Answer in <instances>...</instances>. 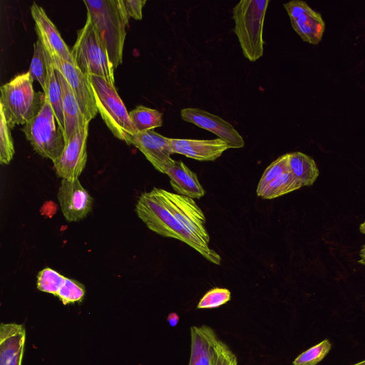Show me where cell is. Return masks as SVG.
Wrapping results in <instances>:
<instances>
[{
	"mask_svg": "<svg viewBox=\"0 0 365 365\" xmlns=\"http://www.w3.org/2000/svg\"><path fill=\"white\" fill-rule=\"evenodd\" d=\"M135 212L151 231L164 237L179 240L195 250L208 261L220 264V255L187 230L152 191L143 192L139 196Z\"/></svg>",
	"mask_w": 365,
	"mask_h": 365,
	"instance_id": "cell-1",
	"label": "cell"
},
{
	"mask_svg": "<svg viewBox=\"0 0 365 365\" xmlns=\"http://www.w3.org/2000/svg\"><path fill=\"white\" fill-rule=\"evenodd\" d=\"M88 15L115 69L123 61L128 17L123 0H84Z\"/></svg>",
	"mask_w": 365,
	"mask_h": 365,
	"instance_id": "cell-2",
	"label": "cell"
},
{
	"mask_svg": "<svg viewBox=\"0 0 365 365\" xmlns=\"http://www.w3.org/2000/svg\"><path fill=\"white\" fill-rule=\"evenodd\" d=\"M33 78L29 73L15 76L1 86L0 108L10 128L25 125L41 110L45 94L33 88Z\"/></svg>",
	"mask_w": 365,
	"mask_h": 365,
	"instance_id": "cell-3",
	"label": "cell"
},
{
	"mask_svg": "<svg viewBox=\"0 0 365 365\" xmlns=\"http://www.w3.org/2000/svg\"><path fill=\"white\" fill-rule=\"evenodd\" d=\"M269 0H241L232 9L236 34L244 56L255 62L263 56V27Z\"/></svg>",
	"mask_w": 365,
	"mask_h": 365,
	"instance_id": "cell-4",
	"label": "cell"
},
{
	"mask_svg": "<svg viewBox=\"0 0 365 365\" xmlns=\"http://www.w3.org/2000/svg\"><path fill=\"white\" fill-rule=\"evenodd\" d=\"M76 66L84 74L105 78L115 84L114 68L107 49L88 15L71 51Z\"/></svg>",
	"mask_w": 365,
	"mask_h": 365,
	"instance_id": "cell-5",
	"label": "cell"
},
{
	"mask_svg": "<svg viewBox=\"0 0 365 365\" xmlns=\"http://www.w3.org/2000/svg\"><path fill=\"white\" fill-rule=\"evenodd\" d=\"M98 111L108 129L117 138L130 145V137L138 133L129 113L115 86L103 77L89 75Z\"/></svg>",
	"mask_w": 365,
	"mask_h": 365,
	"instance_id": "cell-6",
	"label": "cell"
},
{
	"mask_svg": "<svg viewBox=\"0 0 365 365\" xmlns=\"http://www.w3.org/2000/svg\"><path fill=\"white\" fill-rule=\"evenodd\" d=\"M21 130L34 150L53 162L60 157L65 148L64 131L46 96L41 110Z\"/></svg>",
	"mask_w": 365,
	"mask_h": 365,
	"instance_id": "cell-7",
	"label": "cell"
},
{
	"mask_svg": "<svg viewBox=\"0 0 365 365\" xmlns=\"http://www.w3.org/2000/svg\"><path fill=\"white\" fill-rule=\"evenodd\" d=\"M167 210L191 233L208 245L206 218L192 198L154 187L151 190Z\"/></svg>",
	"mask_w": 365,
	"mask_h": 365,
	"instance_id": "cell-8",
	"label": "cell"
},
{
	"mask_svg": "<svg viewBox=\"0 0 365 365\" xmlns=\"http://www.w3.org/2000/svg\"><path fill=\"white\" fill-rule=\"evenodd\" d=\"M49 55L53 66L62 73L71 86L82 113L89 123L98 111L88 76L76 66L62 60L56 55Z\"/></svg>",
	"mask_w": 365,
	"mask_h": 365,
	"instance_id": "cell-9",
	"label": "cell"
},
{
	"mask_svg": "<svg viewBox=\"0 0 365 365\" xmlns=\"http://www.w3.org/2000/svg\"><path fill=\"white\" fill-rule=\"evenodd\" d=\"M87 123L66 143L65 148L58 158L53 161L56 175L62 179H77L82 173L87 162Z\"/></svg>",
	"mask_w": 365,
	"mask_h": 365,
	"instance_id": "cell-10",
	"label": "cell"
},
{
	"mask_svg": "<svg viewBox=\"0 0 365 365\" xmlns=\"http://www.w3.org/2000/svg\"><path fill=\"white\" fill-rule=\"evenodd\" d=\"M294 30L301 38L311 44L319 43L325 29L321 14L305 1L293 0L284 4Z\"/></svg>",
	"mask_w": 365,
	"mask_h": 365,
	"instance_id": "cell-11",
	"label": "cell"
},
{
	"mask_svg": "<svg viewBox=\"0 0 365 365\" xmlns=\"http://www.w3.org/2000/svg\"><path fill=\"white\" fill-rule=\"evenodd\" d=\"M57 197L61 212L68 222L82 220L92 210L93 200L78 178L62 179Z\"/></svg>",
	"mask_w": 365,
	"mask_h": 365,
	"instance_id": "cell-12",
	"label": "cell"
},
{
	"mask_svg": "<svg viewBox=\"0 0 365 365\" xmlns=\"http://www.w3.org/2000/svg\"><path fill=\"white\" fill-rule=\"evenodd\" d=\"M130 144L137 148L152 165L163 174L166 168L175 162L170 158L173 153L169 138L154 130L138 132L130 137Z\"/></svg>",
	"mask_w": 365,
	"mask_h": 365,
	"instance_id": "cell-13",
	"label": "cell"
},
{
	"mask_svg": "<svg viewBox=\"0 0 365 365\" xmlns=\"http://www.w3.org/2000/svg\"><path fill=\"white\" fill-rule=\"evenodd\" d=\"M181 118L199 128L213 133L226 141L230 148L244 147L245 141L232 124L222 118L196 108H185L180 110Z\"/></svg>",
	"mask_w": 365,
	"mask_h": 365,
	"instance_id": "cell-14",
	"label": "cell"
},
{
	"mask_svg": "<svg viewBox=\"0 0 365 365\" xmlns=\"http://www.w3.org/2000/svg\"><path fill=\"white\" fill-rule=\"evenodd\" d=\"M31 13L35 21L38 38L41 41L48 53L56 55L62 60L75 65L71 51L43 9L34 2L31 6Z\"/></svg>",
	"mask_w": 365,
	"mask_h": 365,
	"instance_id": "cell-15",
	"label": "cell"
},
{
	"mask_svg": "<svg viewBox=\"0 0 365 365\" xmlns=\"http://www.w3.org/2000/svg\"><path fill=\"white\" fill-rule=\"evenodd\" d=\"M173 154L183 155L199 161H214L230 148L229 144L221 138L195 140L169 138Z\"/></svg>",
	"mask_w": 365,
	"mask_h": 365,
	"instance_id": "cell-16",
	"label": "cell"
},
{
	"mask_svg": "<svg viewBox=\"0 0 365 365\" xmlns=\"http://www.w3.org/2000/svg\"><path fill=\"white\" fill-rule=\"evenodd\" d=\"M26 339L23 324L1 323L0 326V365H21Z\"/></svg>",
	"mask_w": 365,
	"mask_h": 365,
	"instance_id": "cell-17",
	"label": "cell"
},
{
	"mask_svg": "<svg viewBox=\"0 0 365 365\" xmlns=\"http://www.w3.org/2000/svg\"><path fill=\"white\" fill-rule=\"evenodd\" d=\"M55 73L61 88L62 108L64 119V137L66 143L87 123L76 98L62 73L56 68Z\"/></svg>",
	"mask_w": 365,
	"mask_h": 365,
	"instance_id": "cell-18",
	"label": "cell"
},
{
	"mask_svg": "<svg viewBox=\"0 0 365 365\" xmlns=\"http://www.w3.org/2000/svg\"><path fill=\"white\" fill-rule=\"evenodd\" d=\"M215 331L206 325L190 327V355L188 365H213L215 355Z\"/></svg>",
	"mask_w": 365,
	"mask_h": 365,
	"instance_id": "cell-19",
	"label": "cell"
},
{
	"mask_svg": "<svg viewBox=\"0 0 365 365\" xmlns=\"http://www.w3.org/2000/svg\"><path fill=\"white\" fill-rule=\"evenodd\" d=\"M165 174L169 177L171 187L177 194L192 199H200L205 195V191L197 174L182 161L175 160L166 168Z\"/></svg>",
	"mask_w": 365,
	"mask_h": 365,
	"instance_id": "cell-20",
	"label": "cell"
},
{
	"mask_svg": "<svg viewBox=\"0 0 365 365\" xmlns=\"http://www.w3.org/2000/svg\"><path fill=\"white\" fill-rule=\"evenodd\" d=\"M45 50V57L47 66V76L46 88L43 91L45 96L48 98L50 104L54 111L56 118L61 128L64 131V119L62 108L61 88L56 77L53 61L48 52Z\"/></svg>",
	"mask_w": 365,
	"mask_h": 365,
	"instance_id": "cell-21",
	"label": "cell"
},
{
	"mask_svg": "<svg viewBox=\"0 0 365 365\" xmlns=\"http://www.w3.org/2000/svg\"><path fill=\"white\" fill-rule=\"evenodd\" d=\"M289 163L291 172L302 186L312 185L319 175L314 159L303 153H290Z\"/></svg>",
	"mask_w": 365,
	"mask_h": 365,
	"instance_id": "cell-22",
	"label": "cell"
},
{
	"mask_svg": "<svg viewBox=\"0 0 365 365\" xmlns=\"http://www.w3.org/2000/svg\"><path fill=\"white\" fill-rule=\"evenodd\" d=\"M129 116L138 132L153 130L163 125V113L143 106H138L130 111Z\"/></svg>",
	"mask_w": 365,
	"mask_h": 365,
	"instance_id": "cell-23",
	"label": "cell"
},
{
	"mask_svg": "<svg viewBox=\"0 0 365 365\" xmlns=\"http://www.w3.org/2000/svg\"><path fill=\"white\" fill-rule=\"evenodd\" d=\"M302 187V183L291 172L281 174L272 180L265 188L260 197L263 199H273Z\"/></svg>",
	"mask_w": 365,
	"mask_h": 365,
	"instance_id": "cell-24",
	"label": "cell"
},
{
	"mask_svg": "<svg viewBox=\"0 0 365 365\" xmlns=\"http://www.w3.org/2000/svg\"><path fill=\"white\" fill-rule=\"evenodd\" d=\"M289 153L284 154L274 160L264 171L257 187V195L261 197L267 186L282 173L291 171Z\"/></svg>",
	"mask_w": 365,
	"mask_h": 365,
	"instance_id": "cell-25",
	"label": "cell"
},
{
	"mask_svg": "<svg viewBox=\"0 0 365 365\" xmlns=\"http://www.w3.org/2000/svg\"><path fill=\"white\" fill-rule=\"evenodd\" d=\"M28 72L34 81H37L40 83L44 91L47 76V66L44 47L39 38L34 44V54Z\"/></svg>",
	"mask_w": 365,
	"mask_h": 365,
	"instance_id": "cell-26",
	"label": "cell"
},
{
	"mask_svg": "<svg viewBox=\"0 0 365 365\" xmlns=\"http://www.w3.org/2000/svg\"><path fill=\"white\" fill-rule=\"evenodd\" d=\"M66 278L51 268H44L38 274L37 288L41 292L57 296Z\"/></svg>",
	"mask_w": 365,
	"mask_h": 365,
	"instance_id": "cell-27",
	"label": "cell"
},
{
	"mask_svg": "<svg viewBox=\"0 0 365 365\" xmlns=\"http://www.w3.org/2000/svg\"><path fill=\"white\" fill-rule=\"evenodd\" d=\"M331 348L329 339H324L298 355L293 365H317L327 355Z\"/></svg>",
	"mask_w": 365,
	"mask_h": 365,
	"instance_id": "cell-28",
	"label": "cell"
},
{
	"mask_svg": "<svg viewBox=\"0 0 365 365\" xmlns=\"http://www.w3.org/2000/svg\"><path fill=\"white\" fill-rule=\"evenodd\" d=\"M0 162L8 165L13 158L14 148L9 130L3 110L0 108Z\"/></svg>",
	"mask_w": 365,
	"mask_h": 365,
	"instance_id": "cell-29",
	"label": "cell"
},
{
	"mask_svg": "<svg viewBox=\"0 0 365 365\" xmlns=\"http://www.w3.org/2000/svg\"><path fill=\"white\" fill-rule=\"evenodd\" d=\"M84 286L78 281L66 278L57 297L64 305L81 302L85 295Z\"/></svg>",
	"mask_w": 365,
	"mask_h": 365,
	"instance_id": "cell-30",
	"label": "cell"
},
{
	"mask_svg": "<svg viewBox=\"0 0 365 365\" xmlns=\"http://www.w3.org/2000/svg\"><path fill=\"white\" fill-rule=\"evenodd\" d=\"M231 299V293L225 288L215 287L207 291L199 301L197 309L219 307Z\"/></svg>",
	"mask_w": 365,
	"mask_h": 365,
	"instance_id": "cell-31",
	"label": "cell"
},
{
	"mask_svg": "<svg viewBox=\"0 0 365 365\" xmlns=\"http://www.w3.org/2000/svg\"><path fill=\"white\" fill-rule=\"evenodd\" d=\"M215 355L213 365H237V359L230 348L217 337L215 342Z\"/></svg>",
	"mask_w": 365,
	"mask_h": 365,
	"instance_id": "cell-32",
	"label": "cell"
},
{
	"mask_svg": "<svg viewBox=\"0 0 365 365\" xmlns=\"http://www.w3.org/2000/svg\"><path fill=\"white\" fill-rule=\"evenodd\" d=\"M125 10L128 17L136 20L142 19L143 7L146 3L145 0H123Z\"/></svg>",
	"mask_w": 365,
	"mask_h": 365,
	"instance_id": "cell-33",
	"label": "cell"
},
{
	"mask_svg": "<svg viewBox=\"0 0 365 365\" xmlns=\"http://www.w3.org/2000/svg\"><path fill=\"white\" fill-rule=\"evenodd\" d=\"M168 322L171 327H175L179 322L180 317L175 312H171L167 317Z\"/></svg>",
	"mask_w": 365,
	"mask_h": 365,
	"instance_id": "cell-34",
	"label": "cell"
},
{
	"mask_svg": "<svg viewBox=\"0 0 365 365\" xmlns=\"http://www.w3.org/2000/svg\"><path fill=\"white\" fill-rule=\"evenodd\" d=\"M360 259L358 261L359 263L365 264V245L362 247L359 252Z\"/></svg>",
	"mask_w": 365,
	"mask_h": 365,
	"instance_id": "cell-35",
	"label": "cell"
},
{
	"mask_svg": "<svg viewBox=\"0 0 365 365\" xmlns=\"http://www.w3.org/2000/svg\"><path fill=\"white\" fill-rule=\"evenodd\" d=\"M359 230L361 233L365 234V221L360 225Z\"/></svg>",
	"mask_w": 365,
	"mask_h": 365,
	"instance_id": "cell-36",
	"label": "cell"
},
{
	"mask_svg": "<svg viewBox=\"0 0 365 365\" xmlns=\"http://www.w3.org/2000/svg\"><path fill=\"white\" fill-rule=\"evenodd\" d=\"M353 365H365V360L360 361L359 363H356L355 364H353Z\"/></svg>",
	"mask_w": 365,
	"mask_h": 365,
	"instance_id": "cell-37",
	"label": "cell"
}]
</instances>
